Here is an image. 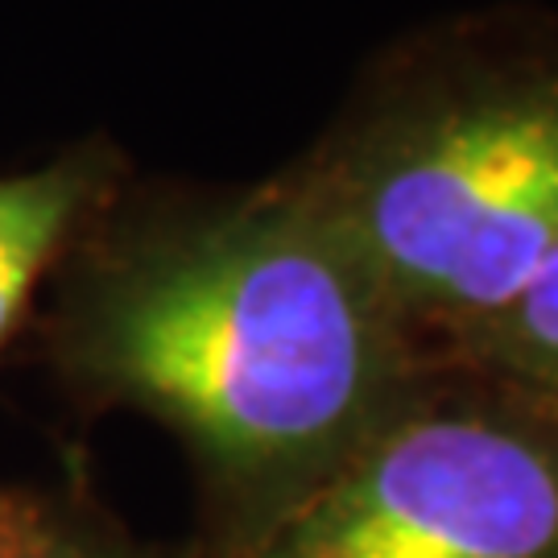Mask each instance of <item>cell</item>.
Instances as JSON below:
<instances>
[{"label": "cell", "instance_id": "obj_5", "mask_svg": "<svg viewBox=\"0 0 558 558\" xmlns=\"http://www.w3.org/2000/svg\"><path fill=\"white\" fill-rule=\"evenodd\" d=\"M0 558H186L137 538L83 468L50 484H0Z\"/></svg>", "mask_w": 558, "mask_h": 558}, {"label": "cell", "instance_id": "obj_3", "mask_svg": "<svg viewBox=\"0 0 558 558\" xmlns=\"http://www.w3.org/2000/svg\"><path fill=\"white\" fill-rule=\"evenodd\" d=\"M186 558H558V405L426 356L260 534Z\"/></svg>", "mask_w": 558, "mask_h": 558}, {"label": "cell", "instance_id": "obj_4", "mask_svg": "<svg viewBox=\"0 0 558 558\" xmlns=\"http://www.w3.org/2000/svg\"><path fill=\"white\" fill-rule=\"evenodd\" d=\"M129 182V158L108 137H87L21 174H0V364L34 315V299Z\"/></svg>", "mask_w": 558, "mask_h": 558}, {"label": "cell", "instance_id": "obj_2", "mask_svg": "<svg viewBox=\"0 0 558 558\" xmlns=\"http://www.w3.org/2000/svg\"><path fill=\"white\" fill-rule=\"evenodd\" d=\"M286 174L442 352L558 244V13L480 9L385 46Z\"/></svg>", "mask_w": 558, "mask_h": 558}, {"label": "cell", "instance_id": "obj_1", "mask_svg": "<svg viewBox=\"0 0 558 558\" xmlns=\"http://www.w3.org/2000/svg\"><path fill=\"white\" fill-rule=\"evenodd\" d=\"M38 348L83 418L179 439L191 555L260 534L426 360L286 166L248 186L129 179L54 269Z\"/></svg>", "mask_w": 558, "mask_h": 558}, {"label": "cell", "instance_id": "obj_6", "mask_svg": "<svg viewBox=\"0 0 558 558\" xmlns=\"http://www.w3.org/2000/svg\"><path fill=\"white\" fill-rule=\"evenodd\" d=\"M430 356H456L558 405V244L493 319Z\"/></svg>", "mask_w": 558, "mask_h": 558}]
</instances>
